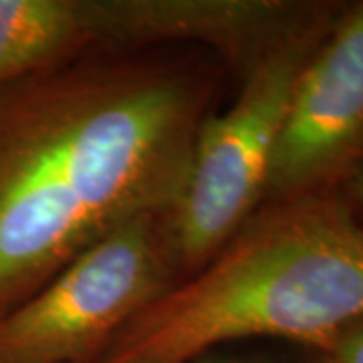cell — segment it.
I'll return each instance as SVG.
<instances>
[{"mask_svg": "<svg viewBox=\"0 0 363 363\" xmlns=\"http://www.w3.org/2000/svg\"><path fill=\"white\" fill-rule=\"evenodd\" d=\"M226 73L198 47L99 49L0 93V317L123 222L180 204Z\"/></svg>", "mask_w": 363, "mask_h": 363, "instance_id": "1", "label": "cell"}, {"mask_svg": "<svg viewBox=\"0 0 363 363\" xmlns=\"http://www.w3.org/2000/svg\"><path fill=\"white\" fill-rule=\"evenodd\" d=\"M363 317V224L343 188L262 202L194 274L131 319L95 363H194L228 341L323 353Z\"/></svg>", "mask_w": 363, "mask_h": 363, "instance_id": "2", "label": "cell"}, {"mask_svg": "<svg viewBox=\"0 0 363 363\" xmlns=\"http://www.w3.org/2000/svg\"><path fill=\"white\" fill-rule=\"evenodd\" d=\"M341 2H313L240 75L230 107L198 131L192 168L169 224L182 279L200 271L262 204L274 143L293 91L337 18Z\"/></svg>", "mask_w": 363, "mask_h": 363, "instance_id": "3", "label": "cell"}, {"mask_svg": "<svg viewBox=\"0 0 363 363\" xmlns=\"http://www.w3.org/2000/svg\"><path fill=\"white\" fill-rule=\"evenodd\" d=\"M169 214L105 234L0 317V363H95L107 343L182 281Z\"/></svg>", "mask_w": 363, "mask_h": 363, "instance_id": "4", "label": "cell"}, {"mask_svg": "<svg viewBox=\"0 0 363 363\" xmlns=\"http://www.w3.org/2000/svg\"><path fill=\"white\" fill-rule=\"evenodd\" d=\"M363 164V0L343 4L298 77L262 202L343 188Z\"/></svg>", "mask_w": 363, "mask_h": 363, "instance_id": "5", "label": "cell"}, {"mask_svg": "<svg viewBox=\"0 0 363 363\" xmlns=\"http://www.w3.org/2000/svg\"><path fill=\"white\" fill-rule=\"evenodd\" d=\"M99 49H113L107 0H0V93Z\"/></svg>", "mask_w": 363, "mask_h": 363, "instance_id": "6", "label": "cell"}, {"mask_svg": "<svg viewBox=\"0 0 363 363\" xmlns=\"http://www.w3.org/2000/svg\"><path fill=\"white\" fill-rule=\"evenodd\" d=\"M319 355L325 363H363V317L343 327Z\"/></svg>", "mask_w": 363, "mask_h": 363, "instance_id": "7", "label": "cell"}, {"mask_svg": "<svg viewBox=\"0 0 363 363\" xmlns=\"http://www.w3.org/2000/svg\"><path fill=\"white\" fill-rule=\"evenodd\" d=\"M343 190L355 208L357 216L363 224V164L350 176V180L343 184Z\"/></svg>", "mask_w": 363, "mask_h": 363, "instance_id": "8", "label": "cell"}, {"mask_svg": "<svg viewBox=\"0 0 363 363\" xmlns=\"http://www.w3.org/2000/svg\"><path fill=\"white\" fill-rule=\"evenodd\" d=\"M194 363H202V362H194ZM214 363H252V362H214ZM315 363H325L323 357L319 355V362H315Z\"/></svg>", "mask_w": 363, "mask_h": 363, "instance_id": "9", "label": "cell"}]
</instances>
